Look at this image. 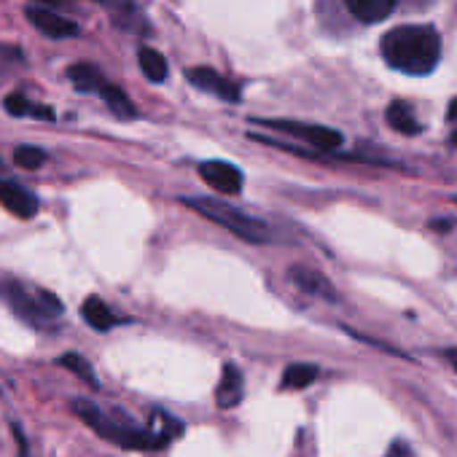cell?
Segmentation results:
<instances>
[{
	"label": "cell",
	"mask_w": 457,
	"mask_h": 457,
	"mask_svg": "<svg viewBox=\"0 0 457 457\" xmlns=\"http://www.w3.org/2000/svg\"><path fill=\"white\" fill-rule=\"evenodd\" d=\"M0 204L20 218H33L41 207L38 196L28 186H22L17 180H4V178H0Z\"/></svg>",
	"instance_id": "obj_9"
},
{
	"label": "cell",
	"mask_w": 457,
	"mask_h": 457,
	"mask_svg": "<svg viewBox=\"0 0 457 457\" xmlns=\"http://www.w3.org/2000/svg\"><path fill=\"white\" fill-rule=\"evenodd\" d=\"M264 127H272L278 132H286V135H294L304 143H310L312 148H320V151H337L342 145V132L331 129V127H320V124H302V121H259Z\"/></svg>",
	"instance_id": "obj_5"
},
{
	"label": "cell",
	"mask_w": 457,
	"mask_h": 457,
	"mask_svg": "<svg viewBox=\"0 0 457 457\" xmlns=\"http://www.w3.org/2000/svg\"><path fill=\"white\" fill-rule=\"evenodd\" d=\"M452 143H454V145H457V132H454V135H452Z\"/></svg>",
	"instance_id": "obj_28"
},
{
	"label": "cell",
	"mask_w": 457,
	"mask_h": 457,
	"mask_svg": "<svg viewBox=\"0 0 457 457\" xmlns=\"http://www.w3.org/2000/svg\"><path fill=\"white\" fill-rule=\"evenodd\" d=\"M14 62H22V54L20 49H12V46H0V81L4 76L14 68Z\"/></svg>",
	"instance_id": "obj_23"
},
{
	"label": "cell",
	"mask_w": 457,
	"mask_h": 457,
	"mask_svg": "<svg viewBox=\"0 0 457 457\" xmlns=\"http://www.w3.org/2000/svg\"><path fill=\"white\" fill-rule=\"evenodd\" d=\"M446 119H449V121H457V97H454V100L449 103V111H446Z\"/></svg>",
	"instance_id": "obj_26"
},
{
	"label": "cell",
	"mask_w": 457,
	"mask_h": 457,
	"mask_svg": "<svg viewBox=\"0 0 457 457\" xmlns=\"http://www.w3.org/2000/svg\"><path fill=\"white\" fill-rule=\"evenodd\" d=\"M387 457H411V449H409L403 441H395V444H393V449L387 452Z\"/></svg>",
	"instance_id": "obj_24"
},
{
	"label": "cell",
	"mask_w": 457,
	"mask_h": 457,
	"mask_svg": "<svg viewBox=\"0 0 457 457\" xmlns=\"http://www.w3.org/2000/svg\"><path fill=\"white\" fill-rule=\"evenodd\" d=\"M180 204H186L188 210H194V212L204 215L207 220L223 226L226 232L237 235L245 243H270L272 240V232H270V226L264 220L251 218L243 210L226 204V202H220L215 196H180Z\"/></svg>",
	"instance_id": "obj_3"
},
{
	"label": "cell",
	"mask_w": 457,
	"mask_h": 457,
	"mask_svg": "<svg viewBox=\"0 0 457 457\" xmlns=\"http://www.w3.org/2000/svg\"><path fill=\"white\" fill-rule=\"evenodd\" d=\"M345 6L347 12L363 22V25H379L385 22L393 9H395V0H345Z\"/></svg>",
	"instance_id": "obj_12"
},
{
	"label": "cell",
	"mask_w": 457,
	"mask_h": 457,
	"mask_svg": "<svg viewBox=\"0 0 457 457\" xmlns=\"http://www.w3.org/2000/svg\"><path fill=\"white\" fill-rule=\"evenodd\" d=\"M245 398V377L235 363H226L215 387V403L218 409H235Z\"/></svg>",
	"instance_id": "obj_10"
},
{
	"label": "cell",
	"mask_w": 457,
	"mask_h": 457,
	"mask_svg": "<svg viewBox=\"0 0 457 457\" xmlns=\"http://www.w3.org/2000/svg\"><path fill=\"white\" fill-rule=\"evenodd\" d=\"M68 79H71V84H73L79 92H97V95H100V89H103V84H105L103 73H100L97 68L87 65V62L71 65V68H68Z\"/></svg>",
	"instance_id": "obj_16"
},
{
	"label": "cell",
	"mask_w": 457,
	"mask_h": 457,
	"mask_svg": "<svg viewBox=\"0 0 457 457\" xmlns=\"http://www.w3.org/2000/svg\"><path fill=\"white\" fill-rule=\"evenodd\" d=\"M385 62L406 76H428L441 60V38L428 25H401L382 36Z\"/></svg>",
	"instance_id": "obj_1"
},
{
	"label": "cell",
	"mask_w": 457,
	"mask_h": 457,
	"mask_svg": "<svg viewBox=\"0 0 457 457\" xmlns=\"http://www.w3.org/2000/svg\"><path fill=\"white\" fill-rule=\"evenodd\" d=\"M81 315L95 331H111L113 326H119V318L111 312V307L100 296H89L81 307Z\"/></svg>",
	"instance_id": "obj_14"
},
{
	"label": "cell",
	"mask_w": 457,
	"mask_h": 457,
	"mask_svg": "<svg viewBox=\"0 0 457 457\" xmlns=\"http://www.w3.org/2000/svg\"><path fill=\"white\" fill-rule=\"evenodd\" d=\"M291 280L299 291L310 294V296H318V299H326V302H337V288L331 286V280L310 267H294L291 270Z\"/></svg>",
	"instance_id": "obj_11"
},
{
	"label": "cell",
	"mask_w": 457,
	"mask_h": 457,
	"mask_svg": "<svg viewBox=\"0 0 457 457\" xmlns=\"http://www.w3.org/2000/svg\"><path fill=\"white\" fill-rule=\"evenodd\" d=\"M0 296L6 299V304L22 320L33 323V326H44L52 318L62 315V302L54 294H49V291H28L17 280H9V283L0 286Z\"/></svg>",
	"instance_id": "obj_4"
},
{
	"label": "cell",
	"mask_w": 457,
	"mask_h": 457,
	"mask_svg": "<svg viewBox=\"0 0 457 457\" xmlns=\"http://www.w3.org/2000/svg\"><path fill=\"white\" fill-rule=\"evenodd\" d=\"M385 119H387V124H390L395 132H401V135H420V132H422V124L417 121L414 108H411L409 103H403V100H393V103L387 105V111H385Z\"/></svg>",
	"instance_id": "obj_13"
},
{
	"label": "cell",
	"mask_w": 457,
	"mask_h": 457,
	"mask_svg": "<svg viewBox=\"0 0 457 457\" xmlns=\"http://www.w3.org/2000/svg\"><path fill=\"white\" fill-rule=\"evenodd\" d=\"M452 199H454V204H457V196H452Z\"/></svg>",
	"instance_id": "obj_29"
},
{
	"label": "cell",
	"mask_w": 457,
	"mask_h": 457,
	"mask_svg": "<svg viewBox=\"0 0 457 457\" xmlns=\"http://www.w3.org/2000/svg\"><path fill=\"white\" fill-rule=\"evenodd\" d=\"M446 358L452 361V369L457 371V350H449V353H446Z\"/></svg>",
	"instance_id": "obj_27"
},
{
	"label": "cell",
	"mask_w": 457,
	"mask_h": 457,
	"mask_svg": "<svg viewBox=\"0 0 457 457\" xmlns=\"http://www.w3.org/2000/svg\"><path fill=\"white\" fill-rule=\"evenodd\" d=\"M430 228H436V232H449V228H452V220H430Z\"/></svg>",
	"instance_id": "obj_25"
},
{
	"label": "cell",
	"mask_w": 457,
	"mask_h": 457,
	"mask_svg": "<svg viewBox=\"0 0 457 457\" xmlns=\"http://www.w3.org/2000/svg\"><path fill=\"white\" fill-rule=\"evenodd\" d=\"M100 97L105 100V105L119 116V119H135L137 116V108L132 105V100L124 95V89H119V87H113V84H103V89H100Z\"/></svg>",
	"instance_id": "obj_18"
},
{
	"label": "cell",
	"mask_w": 457,
	"mask_h": 457,
	"mask_svg": "<svg viewBox=\"0 0 457 457\" xmlns=\"http://www.w3.org/2000/svg\"><path fill=\"white\" fill-rule=\"evenodd\" d=\"M73 411L81 422H87L100 438L121 446V449H156L148 428H137L132 420H127L124 414H108L103 411L97 403L87 401V398H76L73 403Z\"/></svg>",
	"instance_id": "obj_2"
},
{
	"label": "cell",
	"mask_w": 457,
	"mask_h": 457,
	"mask_svg": "<svg viewBox=\"0 0 457 457\" xmlns=\"http://www.w3.org/2000/svg\"><path fill=\"white\" fill-rule=\"evenodd\" d=\"M186 79L191 87L218 97V100H226V103H237L240 100V87L232 84L228 79H223L220 73H215L212 68H188L186 71Z\"/></svg>",
	"instance_id": "obj_8"
},
{
	"label": "cell",
	"mask_w": 457,
	"mask_h": 457,
	"mask_svg": "<svg viewBox=\"0 0 457 457\" xmlns=\"http://www.w3.org/2000/svg\"><path fill=\"white\" fill-rule=\"evenodd\" d=\"M148 433H151V438H154L156 449H162V446H167L172 438H178V436L183 433V422H178L175 417L164 414L162 409H154Z\"/></svg>",
	"instance_id": "obj_15"
},
{
	"label": "cell",
	"mask_w": 457,
	"mask_h": 457,
	"mask_svg": "<svg viewBox=\"0 0 457 457\" xmlns=\"http://www.w3.org/2000/svg\"><path fill=\"white\" fill-rule=\"evenodd\" d=\"M320 369L315 363H294L286 369L283 374V387H291V390H304L310 387L315 379H318Z\"/></svg>",
	"instance_id": "obj_20"
},
{
	"label": "cell",
	"mask_w": 457,
	"mask_h": 457,
	"mask_svg": "<svg viewBox=\"0 0 457 457\" xmlns=\"http://www.w3.org/2000/svg\"><path fill=\"white\" fill-rule=\"evenodd\" d=\"M4 108H6V113H12V116H38V119H49V121L54 119V113H52L49 108L30 103L22 92H12V95H6Z\"/></svg>",
	"instance_id": "obj_19"
},
{
	"label": "cell",
	"mask_w": 457,
	"mask_h": 457,
	"mask_svg": "<svg viewBox=\"0 0 457 457\" xmlns=\"http://www.w3.org/2000/svg\"><path fill=\"white\" fill-rule=\"evenodd\" d=\"M25 17H28V22H30L36 30H41L46 38H54V41L76 38V36L81 33V28H79L73 20H68L65 14H60V12H54V9H46V6H41V4H30V6L25 9Z\"/></svg>",
	"instance_id": "obj_6"
},
{
	"label": "cell",
	"mask_w": 457,
	"mask_h": 457,
	"mask_svg": "<svg viewBox=\"0 0 457 457\" xmlns=\"http://www.w3.org/2000/svg\"><path fill=\"white\" fill-rule=\"evenodd\" d=\"M137 62H140V71L143 76L151 81V84H162L167 79V60L162 57V52L151 49V46H143L137 52Z\"/></svg>",
	"instance_id": "obj_17"
},
{
	"label": "cell",
	"mask_w": 457,
	"mask_h": 457,
	"mask_svg": "<svg viewBox=\"0 0 457 457\" xmlns=\"http://www.w3.org/2000/svg\"><path fill=\"white\" fill-rule=\"evenodd\" d=\"M14 164L22 170H38L46 164V154L36 145H17L14 148Z\"/></svg>",
	"instance_id": "obj_22"
},
{
	"label": "cell",
	"mask_w": 457,
	"mask_h": 457,
	"mask_svg": "<svg viewBox=\"0 0 457 457\" xmlns=\"http://www.w3.org/2000/svg\"><path fill=\"white\" fill-rule=\"evenodd\" d=\"M60 366H62V369H68L71 374L81 377V379H84V382H89L92 387H100V379H97V374H95L92 363H89L84 355L68 353V355H62V358H60Z\"/></svg>",
	"instance_id": "obj_21"
},
{
	"label": "cell",
	"mask_w": 457,
	"mask_h": 457,
	"mask_svg": "<svg viewBox=\"0 0 457 457\" xmlns=\"http://www.w3.org/2000/svg\"><path fill=\"white\" fill-rule=\"evenodd\" d=\"M199 175L202 180L215 188L218 194H226V196H235L243 191V172L235 167V164H228V162H220V159H212V162H202L199 164Z\"/></svg>",
	"instance_id": "obj_7"
}]
</instances>
